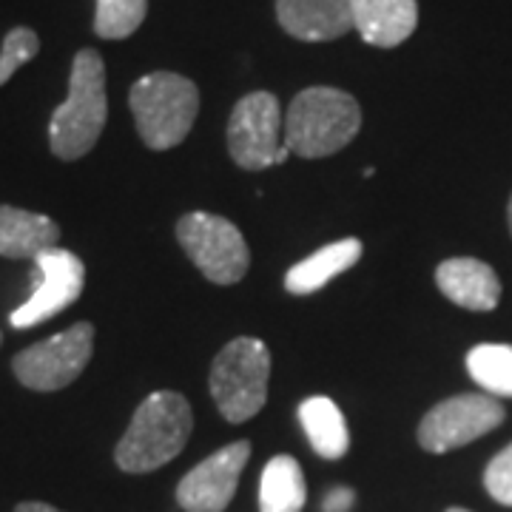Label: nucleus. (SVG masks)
<instances>
[{"mask_svg": "<svg viewBox=\"0 0 512 512\" xmlns=\"http://www.w3.org/2000/svg\"><path fill=\"white\" fill-rule=\"evenodd\" d=\"M285 114L271 92L245 94L228 120V148L239 168L262 171L271 168L282 143Z\"/></svg>", "mask_w": 512, "mask_h": 512, "instance_id": "obj_9", "label": "nucleus"}, {"mask_svg": "<svg viewBox=\"0 0 512 512\" xmlns=\"http://www.w3.org/2000/svg\"><path fill=\"white\" fill-rule=\"evenodd\" d=\"M94 353V328L89 322H77L69 330L57 333L52 339H43L32 348L20 350L15 356V376L29 390L52 393L72 384Z\"/></svg>", "mask_w": 512, "mask_h": 512, "instance_id": "obj_7", "label": "nucleus"}, {"mask_svg": "<svg viewBox=\"0 0 512 512\" xmlns=\"http://www.w3.org/2000/svg\"><path fill=\"white\" fill-rule=\"evenodd\" d=\"M299 424L313 450L322 458H342L348 453V421L328 396H313L299 404Z\"/></svg>", "mask_w": 512, "mask_h": 512, "instance_id": "obj_17", "label": "nucleus"}, {"mask_svg": "<svg viewBox=\"0 0 512 512\" xmlns=\"http://www.w3.org/2000/svg\"><path fill=\"white\" fill-rule=\"evenodd\" d=\"M308 501V484L293 456H274L259 481V512H302Z\"/></svg>", "mask_w": 512, "mask_h": 512, "instance_id": "obj_18", "label": "nucleus"}, {"mask_svg": "<svg viewBox=\"0 0 512 512\" xmlns=\"http://www.w3.org/2000/svg\"><path fill=\"white\" fill-rule=\"evenodd\" d=\"M251 458L248 441H234L200 461L177 487V501L185 512H222L237 493L239 476Z\"/></svg>", "mask_w": 512, "mask_h": 512, "instance_id": "obj_11", "label": "nucleus"}, {"mask_svg": "<svg viewBox=\"0 0 512 512\" xmlns=\"http://www.w3.org/2000/svg\"><path fill=\"white\" fill-rule=\"evenodd\" d=\"M57 242L60 228L55 220L12 205H0V256L35 259L37 254L57 248Z\"/></svg>", "mask_w": 512, "mask_h": 512, "instance_id": "obj_15", "label": "nucleus"}, {"mask_svg": "<svg viewBox=\"0 0 512 512\" xmlns=\"http://www.w3.org/2000/svg\"><path fill=\"white\" fill-rule=\"evenodd\" d=\"M447 512H467V510H461V507H453V510H447Z\"/></svg>", "mask_w": 512, "mask_h": 512, "instance_id": "obj_27", "label": "nucleus"}, {"mask_svg": "<svg viewBox=\"0 0 512 512\" xmlns=\"http://www.w3.org/2000/svg\"><path fill=\"white\" fill-rule=\"evenodd\" d=\"M353 501H356V493L350 487H333L322 501V512H350Z\"/></svg>", "mask_w": 512, "mask_h": 512, "instance_id": "obj_23", "label": "nucleus"}, {"mask_svg": "<svg viewBox=\"0 0 512 512\" xmlns=\"http://www.w3.org/2000/svg\"><path fill=\"white\" fill-rule=\"evenodd\" d=\"M148 15V0H97L94 32L103 40H126Z\"/></svg>", "mask_w": 512, "mask_h": 512, "instance_id": "obj_20", "label": "nucleus"}, {"mask_svg": "<svg viewBox=\"0 0 512 512\" xmlns=\"http://www.w3.org/2000/svg\"><path fill=\"white\" fill-rule=\"evenodd\" d=\"M128 106L143 143L165 151L188 137L200 111V89L183 74L151 72L131 86Z\"/></svg>", "mask_w": 512, "mask_h": 512, "instance_id": "obj_4", "label": "nucleus"}, {"mask_svg": "<svg viewBox=\"0 0 512 512\" xmlns=\"http://www.w3.org/2000/svg\"><path fill=\"white\" fill-rule=\"evenodd\" d=\"M470 376L493 396H512V345H478L467 353Z\"/></svg>", "mask_w": 512, "mask_h": 512, "instance_id": "obj_19", "label": "nucleus"}, {"mask_svg": "<svg viewBox=\"0 0 512 512\" xmlns=\"http://www.w3.org/2000/svg\"><path fill=\"white\" fill-rule=\"evenodd\" d=\"M194 430L191 404L174 390L151 393L137 407L134 419L114 450V461L123 473H151L183 453Z\"/></svg>", "mask_w": 512, "mask_h": 512, "instance_id": "obj_1", "label": "nucleus"}, {"mask_svg": "<svg viewBox=\"0 0 512 512\" xmlns=\"http://www.w3.org/2000/svg\"><path fill=\"white\" fill-rule=\"evenodd\" d=\"M362 128L356 97L333 86H313L293 97L285 111L282 143L305 160L330 157L348 146Z\"/></svg>", "mask_w": 512, "mask_h": 512, "instance_id": "obj_2", "label": "nucleus"}, {"mask_svg": "<svg viewBox=\"0 0 512 512\" xmlns=\"http://www.w3.org/2000/svg\"><path fill=\"white\" fill-rule=\"evenodd\" d=\"M504 421V407L493 396L461 393L439 402L419 424V444L427 453H450L487 436Z\"/></svg>", "mask_w": 512, "mask_h": 512, "instance_id": "obj_8", "label": "nucleus"}, {"mask_svg": "<svg viewBox=\"0 0 512 512\" xmlns=\"http://www.w3.org/2000/svg\"><path fill=\"white\" fill-rule=\"evenodd\" d=\"M83 285H86V268H83L80 256L63 251V248H49V251L37 254L35 291L18 311H12L9 316L12 328L26 330L35 328L40 322H49L52 316L77 302V296L83 293Z\"/></svg>", "mask_w": 512, "mask_h": 512, "instance_id": "obj_10", "label": "nucleus"}, {"mask_svg": "<svg viewBox=\"0 0 512 512\" xmlns=\"http://www.w3.org/2000/svg\"><path fill=\"white\" fill-rule=\"evenodd\" d=\"M15 512H60V510L49 507V504H43V501H23V504H18V510Z\"/></svg>", "mask_w": 512, "mask_h": 512, "instance_id": "obj_24", "label": "nucleus"}, {"mask_svg": "<svg viewBox=\"0 0 512 512\" xmlns=\"http://www.w3.org/2000/svg\"><path fill=\"white\" fill-rule=\"evenodd\" d=\"M288 157H291V148L288 146H282L279 151H276V157H274V165H282V163H288Z\"/></svg>", "mask_w": 512, "mask_h": 512, "instance_id": "obj_25", "label": "nucleus"}, {"mask_svg": "<svg viewBox=\"0 0 512 512\" xmlns=\"http://www.w3.org/2000/svg\"><path fill=\"white\" fill-rule=\"evenodd\" d=\"M353 29L365 43L379 49H396L419 26L416 0H350Z\"/></svg>", "mask_w": 512, "mask_h": 512, "instance_id": "obj_13", "label": "nucleus"}, {"mask_svg": "<svg viewBox=\"0 0 512 512\" xmlns=\"http://www.w3.org/2000/svg\"><path fill=\"white\" fill-rule=\"evenodd\" d=\"M362 259V242L359 239H339L333 245H325L322 251H316L308 259H302L299 265H293L285 276V288L296 296H308L325 288L330 279L345 274Z\"/></svg>", "mask_w": 512, "mask_h": 512, "instance_id": "obj_16", "label": "nucleus"}, {"mask_svg": "<svg viewBox=\"0 0 512 512\" xmlns=\"http://www.w3.org/2000/svg\"><path fill=\"white\" fill-rule=\"evenodd\" d=\"M37 52H40V37L32 29H26V26L12 29L0 49V86L18 72L23 63H29Z\"/></svg>", "mask_w": 512, "mask_h": 512, "instance_id": "obj_21", "label": "nucleus"}, {"mask_svg": "<svg viewBox=\"0 0 512 512\" xmlns=\"http://www.w3.org/2000/svg\"><path fill=\"white\" fill-rule=\"evenodd\" d=\"M439 291L467 311H493L501 299V282L495 271L473 256H458L441 262L436 271Z\"/></svg>", "mask_w": 512, "mask_h": 512, "instance_id": "obj_14", "label": "nucleus"}, {"mask_svg": "<svg viewBox=\"0 0 512 512\" xmlns=\"http://www.w3.org/2000/svg\"><path fill=\"white\" fill-rule=\"evenodd\" d=\"M0 342H3V336H0Z\"/></svg>", "mask_w": 512, "mask_h": 512, "instance_id": "obj_28", "label": "nucleus"}, {"mask_svg": "<svg viewBox=\"0 0 512 512\" xmlns=\"http://www.w3.org/2000/svg\"><path fill=\"white\" fill-rule=\"evenodd\" d=\"M109 117L106 97V63L100 52L80 49L74 55L69 97L60 103L49 123V146L60 160H77L89 154L100 140Z\"/></svg>", "mask_w": 512, "mask_h": 512, "instance_id": "obj_3", "label": "nucleus"}, {"mask_svg": "<svg viewBox=\"0 0 512 512\" xmlns=\"http://www.w3.org/2000/svg\"><path fill=\"white\" fill-rule=\"evenodd\" d=\"M177 239L202 276L217 285H234L251 265L248 242L239 234L237 225L225 217H214L205 211L185 214L177 222Z\"/></svg>", "mask_w": 512, "mask_h": 512, "instance_id": "obj_6", "label": "nucleus"}, {"mask_svg": "<svg viewBox=\"0 0 512 512\" xmlns=\"http://www.w3.org/2000/svg\"><path fill=\"white\" fill-rule=\"evenodd\" d=\"M507 220H510V231H512V197H510V208H507Z\"/></svg>", "mask_w": 512, "mask_h": 512, "instance_id": "obj_26", "label": "nucleus"}, {"mask_svg": "<svg viewBox=\"0 0 512 512\" xmlns=\"http://www.w3.org/2000/svg\"><path fill=\"white\" fill-rule=\"evenodd\" d=\"M276 20L305 43L339 40L353 29L350 0H276Z\"/></svg>", "mask_w": 512, "mask_h": 512, "instance_id": "obj_12", "label": "nucleus"}, {"mask_svg": "<svg viewBox=\"0 0 512 512\" xmlns=\"http://www.w3.org/2000/svg\"><path fill=\"white\" fill-rule=\"evenodd\" d=\"M271 350L262 339L239 336L217 353L211 365V396L231 424L254 419L268 399Z\"/></svg>", "mask_w": 512, "mask_h": 512, "instance_id": "obj_5", "label": "nucleus"}, {"mask_svg": "<svg viewBox=\"0 0 512 512\" xmlns=\"http://www.w3.org/2000/svg\"><path fill=\"white\" fill-rule=\"evenodd\" d=\"M484 487L498 504L512 507V444H507L484 470Z\"/></svg>", "mask_w": 512, "mask_h": 512, "instance_id": "obj_22", "label": "nucleus"}]
</instances>
